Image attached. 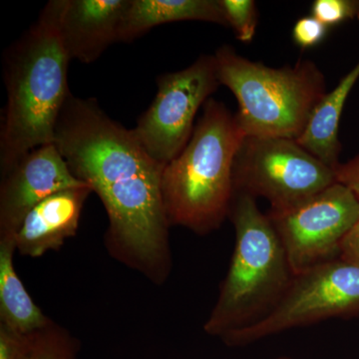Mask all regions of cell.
I'll list each match as a JSON object with an SVG mask.
<instances>
[{"mask_svg":"<svg viewBox=\"0 0 359 359\" xmlns=\"http://www.w3.org/2000/svg\"><path fill=\"white\" fill-rule=\"evenodd\" d=\"M54 143L72 174L102 201L110 256L163 285L172 271L171 226L161 191L164 165L96 99L72 93L59 115Z\"/></svg>","mask_w":359,"mask_h":359,"instance_id":"1","label":"cell"},{"mask_svg":"<svg viewBox=\"0 0 359 359\" xmlns=\"http://www.w3.org/2000/svg\"><path fill=\"white\" fill-rule=\"evenodd\" d=\"M65 0H51L37 20L4 53L7 102L0 130V173L28 152L54 143L59 115L71 92V59L63 44Z\"/></svg>","mask_w":359,"mask_h":359,"instance_id":"2","label":"cell"},{"mask_svg":"<svg viewBox=\"0 0 359 359\" xmlns=\"http://www.w3.org/2000/svg\"><path fill=\"white\" fill-rule=\"evenodd\" d=\"M245 137L223 102H205L190 141L163 170L161 191L170 226L200 236L221 228L229 218L233 162Z\"/></svg>","mask_w":359,"mask_h":359,"instance_id":"3","label":"cell"},{"mask_svg":"<svg viewBox=\"0 0 359 359\" xmlns=\"http://www.w3.org/2000/svg\"><path fill=\"white\" fill-rule=\"evenodd\" d=\"M229 219L235 230L233 256L204 325L205 334L221 340L266 318L282 301L295 276L257 199L233 193Z\"/></svg>","mask_w":359,"mask_h":359,"instance_id":"4","label":"cell"},{"mask_svg":"<svg viewBox=\"0 0 359 359\" xmlns=\"http://www.w3.org/2000/svg\"><path fill=\"white\" fill-rule=\"evenodd\" d=\"M219 84L238 104L236 118L245 137H280L297 140L327 92L325 76L316 63L269 67L223 45L214 54Z\"/></svg>","mask_w":359,"mask_h":359,"instance_id":"5","label":"cell"},{"mask_svg":"<svg viewBox=\"0 0 359 359\" xmlns=\"http://www.w3.org/2000/svg\"><path fill=\"white\" fill-rule=\"evenodd\" d=\"M335 182L334 170L294 139L245 137L233 162V193L263 198L269 209L299 204Z\"/></svg>","mask_w":359,"mask_h":359,"instance_id":"6","label":"cell"},{"mask_svg":"<svg viewBox=\"0 0 359 359\" xmlns=\"http://www.w3.org/2000/svg\"><path fill=\"white\" fill-rule=\"evenodd\" d=\"M358 316L359 266L337 259L295 276L266 318L222 341L229 347H244L321 321Z\"/></svg>","mask_w":359,"mask_h":359,"instance_id":"7","label":"cell"},{"mask_svg":"<svg viewBox=\"0 0 359 359\" xmlns=\"http://www.w3.org/2000/svg\"><path fill=\"white\" fill-rule=\"evenodd\" d=\"M266 215L297 276L339 259L344 238L359 222V200L335 182L299 204L269 209Z\"/></svg>","mask_w":359,"mask_h":359,"instance_id":"8","label":"cell"},{"mask_svg":"<svg viewBox=\"0 0 359 359\" xmlns=\"http://www.w3.org/2000/svg\"><path fill=\"white\" fill-rule=\"evenodd\" d=\"M156 83L154 100L132 130L148 154L166 166L186 147L198 111L221 85L216 58L203 54L185 69L159 75Z\"/></svg>","mask_w":359,"mask_h":359,"instance_id":"9","label":"cell"},{"mask_svg":"<svg viewBox=\"0 0 359 359\" xmlns=\"http://www.w3.org/2000/svg\"><path fill=\"white\" fill-rule=\"evenodd\" d=\"M84 185L72 174L55 143L33 149L1 175L0 238H14L27 212L49 196Z\"/></svg>","mask_w":359,"mask_h":359,"instance_id":"10","label":"cell"},{"mask_svg":"<svg viewBox=\"0 0 359 359\" xmlns=\"http://www.w3.org/2000/svg\"><path fill=\"white\" fill-rule=\"evenodd\" d=\"M130 0H65L60 16L63 44L71 60L95 62L118 42Z\"/></svg>","mask_w":359,"mask_h":359,"instance_id":"11","label":"cell"},{"mask_svg":"<svg viewBox=\"0 0 359 359\" xmlns=\"http://www.w3.org/2000/svg\"><path fill=\"white\" fill-rule=\"evenodd\" d=\"M92 192L88 185L66 189L33 207L14 235L16 252L39 257L60 249L66 240L76 235L82 209Z\"/></svg>","mask_w":359,"mask_h":359,"instance_id":"12","label":"cell"},{"mask_svg":"<svg viewBox=\"0 0 359 359\" xmlns=\"http://www.w3.org/2000/svg\"><path fill=\"white\" fill-rule=\"evenodd\" d=\"M180 21H204L228 26L219 0H130L118 42L130 43L156 26Z\"/></svg>","mask_w":359,"mask_h":359,"instance_id":"13","label":"cell"},{"mask_svg":"<svg viewBox=\"0 0 359 359\" xmlns=\"http://www.w3.org/2000/svg\"><path fill=\"white\" fill-rule=\"evenodd\" d=\"M358 78L359 61L337 86L321 99L311 113L306 128L297 139L304 150L334 171L340 164L342 149L339 138L340 117L347 97Z\"/></svg>","mask_w":359,"mask_h":359,"instance_id":"14","label":"cell"},{"mask_svg":"<svg viewBox=\"0 0 359 359\" xmlns=\"http://www.w3.org/2000/svg\"><path fill=\"white\" fill-rule=\"evenodd\" d=\"M13 237L0 238V325L20 334H29L51 323L33 302L14 268Z\"/></svg>","mask_w":359,"mask_h":359,"instance_id":"15","label":"cell"},{"mask_svg":"<svg viewBox=\"0 0 359 359\" xmlns=\"http://www.w3.org/2000/svg\"><path fill=\"white\" fill-rule=\"evenodd\" d=\"M27 337L25 359H76L78 341L65 327L54 323Z\"/></svg>","mask_w":359,"mask_h":359,"instance_id":"16","label":"cell"},{"mask_svg":"<svg viewBox=\"0 0 359 359\" xmlns=\"http://www.w3.org/2000/svg\"><path fill=\"white\" fill-rule=\"evenodd\" d=\"M226 14L229 27L242 42H250L256 34L257 9L252 0H219Z\"/></svg>","mask_w":359,"mask_h":359,"instance_id":"17","label":"cell"},{"mask_svg":"<svg viewBox=\"0 0 359 359\" xmlns=\"http://www.w3.org/2000/svg\"><path fill=\"white\" fill-rule=\"evenodd\" d=\"M358 7L359 1L355 0H316L311 15L330 27L356 18Z\"/></svg>","mask_w":359,"mask_h":359,"instance_id":"18","label":"cell"},{"mask_svg":"<svg viewBox=\"0 0 359 359\" xmlns=\"http://www.w3.org/2000/svg\"><path fill=\"white\" fill-rule=\"evenodd\" d=\"M327 25L321 23L313 15L304 16L294 23L292 28V39L302 49L311 48L320 44L328 33Z\"/></svg>","mask_w":359,"mask_h":359,"instance_id":"19","label":"cell"},{"mask_svg":"<svg viewBox=\"0 0 359 359\" xmlns=\"http://www.w3.org/2000/svg\"><path fill=\"white\" fill-rule=\"evenodd\" d=\"M27 337L0 325V359H25Z\"/></svg>","mask_w":359,"mask_h":359,"instance_id":"20","label":"cell"},{"mask_svg":"<svg viewBox=\"0 0 359 359\" xmlns=\"http://www.w3.org/2000/svg\"><path fill=\"white\" fill-rule=\"evenodd\" d=\"M337 182L351 189L359 200V154L334 170Z\"/></svg>","mask_w":359,"mask_h":359,"instance_id":"21","label":"cell"},{"mask_svg":"<svg viewBox=\"0 0 359 359\" xmlns=\"http://www.w3.org/2000/svg\"><path fill=\"white\" fill-rule=\"evenodd\" d=\"M339 259L359 266V222L344 238L340 248Z\"/></svg>","mask_w":359,"mask_h":359,"instance_id":"22","label":"cell"},{"mask_svg":"<svg viewBox=\"0 0 359 359\" xmlns=\"http://www.w3.org/2000/svg\"><path fill=\"white\" fill-rule=\"evenodd\" d=\"M273 359H292V358H289V356L282 355V356H278V358H276Z\"/></svg>","mask_w":359,"mask_h":359,"instance_id":"23","label":"cell"},{"mask_svg":"<svg viewBox=\"0 0 359 359\" xmlns=\"http://www.w3.org/2000/svg\"><path fill=\"white\" fill-rule=\"evenodd\" d=\"M356 18H358V20L359 21V7H358V14H356Z\"/></svg>","mask_w":359,"mask_h":359,"instance_id":"24","label":"cell"}]
</instances>
